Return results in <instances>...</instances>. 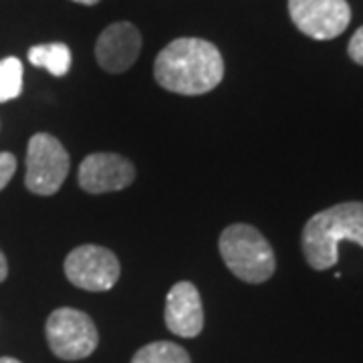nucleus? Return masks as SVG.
Returning <instances> with one entry per match:
<instances>
[{
	"label": "nucleus",
	"instance_id": "nucleus-12",
	"mask_svg": "<svg viewBox=\"0 0 363 363\" xmlns=\"http://www.w3.org/2000/svg\"><path fill=\"white\" fill-rule=\"evenodd\" d=\"M131 363H192L188 351L172 341H154L133 355Z\"/></svg>",
	"mask_w": 363,
	"mask_h": 363
},
{
	"label": "nucleus",
	"instance_id": "nucleus-9",
	"mask_svg": "<svg viewBox=\"0 0 363 363\" xmlns=\"http://www.w3.org/2000/svg\"><path fill=\"white\" fill-rule=\"evenodd\" d=\"M142 35L131 23H113L105 28L95 43V57L107 73L128 71L140 57Z\"/></svg>",
	"mask_w": 363,
	"mask_h": 363
},
{
	"label": "nucleus",
	"instance_id": "nucleus-3",
	"mask_svg": "<svg viewBox=\"0 0 363 363\" xmlns=\"http://www.w3.org/2000/svg\"><path fill=\"white\" fill-rule=\"evenodd\" d=\"M218 248L224 264L245 283L259 285L274 274V250L269 240L250 224H230L224 228Z\"/></svg>",
	"mask_w": 363,
	"mask_h": 363
},
{
	"label": "nucleus",
	"instance_id": "nucleus-4",
	"mask_svg": "<svg viewBox=\"0 0 363 363\" xmlns=\"http://www.w3.org/2000/svg\"><path fill=\"white\" fill-rule=\"evenodd\" d=\"M47 343L51 351L65 362H77L89 357L97 350L99 333L87 313L61 307L47 319Z\"/></svg>",
	"mask_w": 363,
	"mask_h": 363
},
{
	"label": "nucleus",
	"instance_id": "nucleus-5",
	"mask_svg": "<svg viewBox=\"0 0 363 363\" xmlns=\"http://www.w3.org/2000/svg\"><path fill=\"white\" fill-rule=\"evenodd\" d=\"M71 160L63 143L51 133H35L26 147V188L33 194L52 196L63 186Z\"/></svg>",
	"mask_w": 363,
	"mask_h": 363
},
{
	"label": "nucleus",
	"instance_id": "nucleus-10",
	"mask_svg": "<svg viewBox=\"0 0 363 363\" xmlns=\"http://www.w3.org/2000/svg\"><path fill=\"white\" fill-rule=\"evenodd\" d=\"M166 327L174 335L192 339L204 329V309L200 293L192 283L180 281L169 289L164 309Z\"/></svg>",
	"mask_w": 363,
	"mask_h": 363
},
{
	"label": "nucleus",
	"instance_id": "nucleus-1",
	"mask_svg": "<svg viewBox=\"0 0 363 363\" xmlns=\"http://www.w3.org/2000/svg\"><path fill=\"white\" fill-rule=\"evenodd\" d=\"M160 87L178 95H204L220 85L224 59L220 51L204 39L184 37L164 47L154 63Z\"/></svg>",
	"mask_w": 363,
	"mask_h": 363
},
{
	"label": "nucleus",
	"instance_id": "nucleus-2",
	"mask_svg": "<svg viewBox=\"0 0 363 363\" xmlns=\"http://www.w3.org/2000/svg\"><path fill=\"white\" fill-rule=\"evenodd\" d=\"M363 248V202H343L311 216L303 228V252L309 267L327 271L339 260V242Z\"/></svg>",
	"mask_w": 363,
	"mask_h": 363
},
{
	"label": "nucleus",
	"instance_id": "nucleus-17",
	"mask_svg": "<svg viewBox=\"0 0 363 363\" xmlns=\"http://www.w3.org/2000/svg\"><path fill=\"white\" fill-rule=\"evenodd\" d=\"M71 2H77V4H85V6H93V4H97L99 0H71Z\"/></svg>",
	"mask_w": 363,
	"mask_h": 363
},
{
	"label": "nucleus",
	"instance_id": "nucleus-15",
	"mask_svg": "<svg viewBox=\"0 0 363 363\" xmlns=\"http://www.w3.org/2000/svg\"><path fill=\"white\" fill-rule=\"evenodd\" d=\"M347 52H350V57L357 65H363V26H359L355 30V35L351 37Z\"/></svg>",
	"mask_w": 363,
	"mask_h": 363
},
{
	"label": "nucleus",
	"instance_id": "nucleus-11",
	"mask_svg": "<svg viewBox=\"0 0 363 363\" xmlns=\"http://www.w3.org/2000/svg\"><path fill=\"white\" fill-rule=\"evenodd\" d=\"M30 65L47 69L55 77H65L71 69V49L65 43H49L28 49Z\"/></svg>",
	"mask_w": 363,
	"mask_h": 363
},
{
	"label": "nucleus",
	"instance_id": "nucleus-16",
	"mask_svg": "<svg viewBox=\"0 0 363 363\" xmlns=\"http://www.w3.org/2000/svg\"><path fill=\"white\" fill-rule=\"evenodd\" d=\"M9 277V264H6V259H4V255L0 252V283L4 281Z\"/></svg>",
	"mask_w": 363,
	"mask_h": 363
},
{
	"label": "nucleus",
	"instance_id": "nucleus-7",
	"mask_svg": "<svg viewBox=\"0 0 363 363\" xmlns=\"http://www.w3.org/2000/svg\"><path fill=\"white\" fill-rule=\"evenodd\" d=\"M289 14L298 30L315 40L335 39L351 23L347 0H289Z\"/></svg>",
	"mask_w": 363,
	"mask_h": 363
},
{
	"label": "nucleus",
	"instance_id": "nucleus-18",
	"mask_svg": "<svg viewBox=\"0 0 363 363\" xmlns=\"http://www.w3.org/2000/svg\"><path fill=\"white\" fill-rule=\"evenodd\" d=\"M0 363H21L18 359H14V357H0Z\"/></svg>",
	"mask_w": 363,
	"mask_h": 363
},
{
	"label": "nucleus",
	"instance_id": "nucleus-14",
	"mask_svg": "<svg viewBox=\"0 0 363 363\" xmlns=\"http://www.w3.org/2000/svg\"><path fill=\"white\" fill-rule=\"evenodd\" d=\"M14 172H16V157L9 152H0V190H4V186L13 180Z\"/></svg>",
	"mask_w": 363,
	"mask_h": 363
},
{
	"label": "nucleus",
	"instance_id": "nucleus-8",
	"mask_svg": "<svg viewBox=\"0 0 363 363\" xmlns=\"http://www.w3.org/2000/svg\"><path fill=\"white\" fill-rule=\"evenodd\" d=\"M77 178L85 192L105 194L128 188L135 180V168L117 154H91L81 162Z\"/></svg>",
	"mask_w": 363,
	"mask_h": 363
},
{
	"label": "nucleus",
	"instance_id": "nucleus-13",
	"mask_svg": "<svg viewBox=\"0 0 363 363\" xmlns=\"http://www.w3.org/2000/svg\"><path fill=\"white\" fill-rule=\"evenodd\" d=\"M23 91V63L16 57L0 61V104L16 99Z\"/></svg>",
	"mask_w": 363,
	"mask_h": 363
},
{
	"label": "nucleus",
	"instance_id": "nucleus-6",
	"mask_svg": "<svg viewBox=\"0 0 363 363\" xmlns=\"http://www.w3.org/2000/svg\"><path fill=\"white\" fill-rule=\"evenodd\" d=\"M119 260L109 248L83 245L67 255L65 277L77 289L91 293L109 291L119 281Z\"/></svg>",
	"mask_w": 363,
	"mask_h": 363
}]
</instances>
